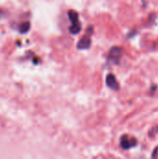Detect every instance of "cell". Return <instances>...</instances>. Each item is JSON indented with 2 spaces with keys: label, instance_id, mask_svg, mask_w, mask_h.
Here are the masks:
<instances>
[{
  "label": "cell",
  "instance_id": "277c9868",
  "mask_svg": "<svg viewBox=\"0 0 158 159\" xmlns=\"http://www.w3.org/2000/svg\"><path fill=\"white\" fill-rule=\"evenodd\" d=\"M106 84L110 89H112L114 90H118L119 89V84H118L115 76L113 74H109L106 76Z\"/></svg>",
  "mask_w": 158,
  "mask_h": 159
},
{
  "label": "cell",
  "instance_id": "6da1fadb",
  "mask_svg": "<svg viewBox=\"0 0 158 159\" xmlns=\"http://www.w3.org/2000/svg\"><path fill=\"white\" fill-rule=\"evenodd\" d=\"M68 17H69L70 20L72 21V26L70 27V32L74 34H77L81 31V24L79 21L77 12H75L74 10H70L68 12Z\"/></svg>",
  "mask_w": 158,
  "mask_h": 159
},
{
  "label": "cell",
  "instance_id": "3957f363",
  "mask_svg": "<svg viewBox=\"0 0 158 159\" xmlns=\"http://www.w3.org/2000/svg\"><path fill=\"white\" fill-rule=\"evenodd\" d=\"M122 54H123V51H122V48H119V47H113L110 51H109V60L116 64L119 62L121 57H122Z\"/></svg>",
  "mask_w": 158,
  "mask_h": 159
},
{
  "label": "cell",
  "instance_id": "ba28073f",
  "mask_svg": "<svg viewBox=\"0 0 158 159\" xmlns=\"http://www.w3.org/2000/svg\"><path fill=\"white\" fill-rule=\"evenodd\" d=\"M151 132H153V133H154V136H155V135H156V134L158 132V126L157 127H156L155 129H153Z\"/></svg>",
  "mask_w": 158,
  "mask_h": 159
},
{
  "label": "cell",
  "instance_id": "7a4b0ae2",
  "mask_svg": "<svg viewBox=\"0 0 158 159\" xmlns=\"http://www.w3.org/2000/svg\"><path fill=\"white\" fill-rule=\"evenodd\" d=\"M137 144H138V140L134 137L123 135L120 139V146L124 150H129L130 148H133Z\"/></svg>",
  "mask_w": 158,
  "mask_h": 159
},
{
  "label": "cell",
  "instance_id": "8992f818",
  "mask_svg": "<svg viewBox=\"0 0 158 159\" xmlns=\"http://www.w3.org/2000/svg\"><path fill=\"white\" fill-rule=\"evenodd\" d=\"M30 27H31L30 22H29V21H25V22H22V23L20 25L19 30H20V33L25 34V33H27V32L30 30Z\"/></svg>",
  "mask_w": 158,
  "mask_h": 159
},
{
  "label": "cell",
  "instance_id": "5b68a950",
  "mask_svg": "<svg viewBox=\"0 0 158 159\" xmlns=\"http://www.w3.org/2000/svg\"><path fill=\"white\" fill-rule=\"evenodd\" d=\"M90 43H91V41H90L89 36H85L79 41V43L77 45V48L79 49H87V48H88L90 47Z\"/></svg>",
  "mask_w": 158,
  "mask_h": 159
},
{
  "label": "cell",
  "instance_id": "52a82bcc",
  "mask_svg": "<svg viewBox=\"0 0 158 159\" xmlns=\"http://www.w3.org/2000/svg\"><path fill=\"white\" fill-rule=\"evenodd\" d=\"M153 159H158V146L153 151Z\"/></svg>",
  "mask_w": 158,
  "mask_h": 159
}]
</instances>
